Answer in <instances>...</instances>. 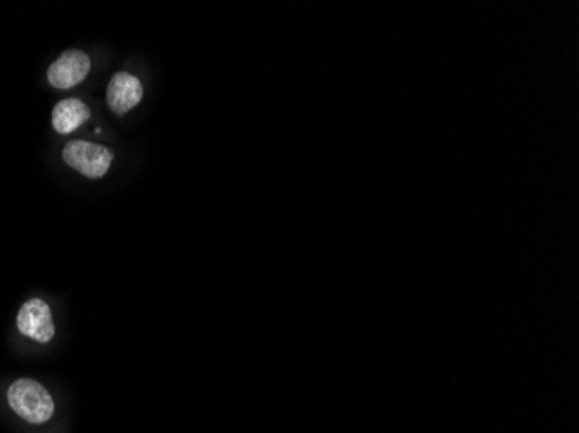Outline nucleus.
Listing matches in <instances>:
<instances>
[{
	"label": "nucleus",
	"instance_id": "1",
	"mask_svg": "<svg viewBox=\"0 0 579 433\" xmlns=\"http://www.w3.org/2000/svg\"><path fill=\"white\" fill-rule=\"evenodd\" d=\"M7 401L14 413L28 423H46L54 413V401L46 388L30 378H21L9 387Z\"/></svg>",
	"mask_w": 579,
	"mask_h": 433
},
{
	"label": "nucleus",
	"instance_id": "2",
	"mask_svg": "<svg viewBox=\"0 0 579 433\" xmlns=\"http://www.w3.org/2000/svg\"><path fill=\"white\" fill-rule=\"evenodd\" d=\"M63 160L87 179H101L113 162V153L101 144L72 141L63 149Z\"/></svg>",
	"mask_w": 579,
	"mask_h": 433
},
{
	"label": "nucleus",
	"instance_id": "3",
	"mask_svg": "<svg viewBox=\"0 0 579 433\" xmlns=\"http://www.w3.org/2000/svg\"><path fill=\"white\" fill-rule=\"evenodd\" d=\"M91 72V58L85 52L70 49L59 56L47 70V80L59 91H68L84 82Z\"/></svg>",
	"mask_w": 579,
	"mask_h": 433
},
{
	"label": "nucleus",
	"instance_id": "4",
	"mask_svg": "<svg viewBox=\"0 0 579 433\" xmlns=\"http://www.w3.org/2000/svg\"><path fill=\"white\" fill-rule=\"evenodd\" d=\"M16 324L25 337L32 338L35 342H51L56 333L53 314L42 298L28 300L27 304L21 307Z\"/></svg>",
	"mask_w": 579,
	"mask_h": 433
},
{
	"label": "nucleus",
	"instance_id": "5",
	"mask_svg": "<svg viewBox=\"0 0 579 433\" xmlns=\"http://www.w3.org/2000/svg\"><path fill=\"white\" fill-rule=\"evenodd\" d=\"M143 99V84L136 75L120 72L113 75L106 91V103L115 115H125Z\"/></svg>",
	"mask_w": 579,
	"mask_h": 433
},
{
	"label": "nucleus",
	"instance_id": "6",
	"mask_svg": "<svg viewBox=\"0 0 579 433\" xmlns=\"http://www.w3.org/2000/svg\"><path fill=\"white\" fill-rule=\"evenodd\" d=\"M91 118V110L80 99H63L53 110V127L58 134H72Z\"/></svg>",
	"mask_w": 579,
	"mask_h": 433
}]
</instances>
